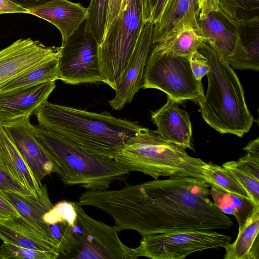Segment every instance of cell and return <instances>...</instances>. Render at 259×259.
<instances>
[{
  "label": "cell",
  "mask_w": 259,
  "mask_h": 259,
  "mask_svg": "<svg viewBox=\"0 0 259 259\" xmlns=\"http://www.w3.org/2000/svg\"><path fill=\"white\" fill-rule=\"evenodd\" d=\"M240 37L245 50L248 70H259V20L239 26Z\"/></svg>",
  "instance_id": "29"
},
{
  "label": "cell",
  "mask_w": 259,
  "mask_h": 259,
  "mask_svg": "<svg viewBox=\"0 0 259 259\" xmlns=\"http://www.w3.org/2000/svg\"><path fill=\"white\" fill-rule=\"evenodd\" d=\"M0 168L37 198L48 190L34 175L1 122Z\"/></svg>",
  "instance_id": "18"
},
{
  "label": "cell",
  "mask_w": 259,
  "mask_h": 259,
  "mask_svg": "<svg viewBox=\"0 0 259 259\" xmlns=\"http://www.w3.org/2000/svg\"><path fill=\"white\" fill-rule=\"evenodd\" d=\"M84 25V22L60 47V80L67 84L103 82L99 67L98 45L85 31Z\"/></svg>",
  "instance_id": "10"
},
{
  "label": "cell",
  "mask_w": 259,
  "mask_h": 259,
  "mask_svg": "<svg viewBox=\"0 0 259 259\" xmlns=\"http://www.w3.org/2000/svg\"><path fill=\"white\" fill-rule=\"evenodd\" d=\"M76 211V221L72 231L78 246L71 258L136 259L134 248L124 244L118 235L119 231L93 219L78 202H73Z\"/></svg>",
  "instance_id": "8"
},
{
  "label": "cell",
  "mask_w": 259,
  "mask_h": 259,
  "mask_svg": "<svg viewBox=\"0 0 259 259\" xmlns=\"http://www.w3.org/2000/svg\"><path fill=\"white\" fill-rule=\"evenodd\" d=\"M140 1L143 22L144 23L150 22L152 11L151 0H140Z\"/></svg>",
  "instance_id": "43"
},
{
  "label": "cell",
  "mask_w": 259,
  "mask_h": 259,
  "mask_svg": "<svg viewBox=\"0 0 259 259\" xmlns=\"http://www.w3.org/2000/svg\"><path fill=\"white\" fill-rule=\"evenodd\" d=\"M4 192L20 216L55 243L52 238L50 226L43 219L44 215L54 205L50 200L48 190L40 198L33 195H21L12 192Z\"/></svg>",
  "instance_id": "21"
},
{
  "label": "cell",
  "mask_w": 259,
  "mask_h": 259,
  "mask_svg": "<svg viewBox=\"0 0 259 259\" xmlns=\"http://www.w3.org/2000/svg\"><path fill=\"white\" fill-rule=\"evenodd\" d=\"M0 259H6L5 256L0 253Z\"/></svg>",
  "instance_id": "46"
},
{
  "label": "cell",
  "mask_w": 259,
  "mask_h": 259,
  "mask_svg": "<svg viewBox=\"0 0 259 259\" xmlns=\"http://www.w3.org/2000/svg\"><path fill=\"white\" fill-rule=\"evenodd\" d=\"M34 115L41 127L86 151L110 159L142 127L107 111L94 112L48 100Z\"/></svg>",
  "instance_id": "2"
},
{
  "label": "cell",
  "mask_w": 259,
  "mask_h": 259,
  "mask_svg": "<svg viewBox=\"0 0 259 259\" xmlns=\"http://www.w3.org/2000/svg\"><path fill=\"white\" fill-rule=\"evenodd\" d=\"M60 80L58 58L36 66L0 85V92Z\"/></svg>",
  "instance_id": "24"
},
{
  "label": "cell",
  "mask_w": 259,
  "mask_h": 259,
  "mask_svg": "<svg viewBox=\"0 0 259 259\" xmlns=\"http://www.w3.org/2000/svg\"><path fill=\"white\" fill-rule=\"evenodd\" d=\"M24 9L29 10L45 5L51 0H8Z\"/></svg>",
  "instance_id": "41"
},
{
  "label": "cell",
  "mask_w": 259,
  "mask_h": 259,
  "mask_svg": "<svg viewBox=\"0 0 259 259\" xmlns=\"http://www.w3.org/2000/svg\"><path fill=\"white\" fill-rule=\"evenodd\" d=\"M42 18L55 26L62 36V44L87 20L88 8L68 0H51L45 5L28 10V13Z\"/></svg>",
  "instance_id": "17"
},
{
  "label": "cell",
  "mask_w": 259,
  "mask_h": 259,
  "mask_svg": "<svg viewBox=\"0 0 259 259\" xmlns=\"http://www.w3.org/2000/svg\"><path fill=\"white\" fill-rule=\"evenodd\" d=\"M259 208L238 230L236 240L223 246L225 259L259 258Z\"/></svg>",
  "instance_id": "22"
},
{
  "label": "cell",
  "mask_w": 259,
  "mask_h": 259,
  "mask_svg": "<svg viewBox=\"0 0 259 259\" xmlns=\"http://www.w3.org/2000/svg\"><path fill=\"white\" fill-rule=\"evenodd\" d=\"M60 47L47 46L30 38L19 39L0 50V85L26 70L58 58Z\"/></svg>",
  "instance_id": "12"
},
{
  "label": "cell",
  "mask_w": 259,
  "mask_h": 259,
  "mask_svg": "<svg viewBox=\"0 0 259 259\" xmlns=\"http://www.w3.org/2000/svg\"><path fill=\"white\" fill-rule=\"evenodd\" d=\"M199 31L236 69L248 70L247 56L239 33V26L220 8L197 18Z\"/></svg>",
  "instance_id": "11"
},
{
  "label": "cell",
  "mask_w": 259,
  "mask_h": 259,
  "mask_svg": "<svg viewBox=\"0 0 259 259\" xmlns=\"http://www.w3.org/2000/svg\"><path fill=\"white\" fill-rule=\"evenodd\" d=\"M209 194L217 208L224 213L235 218L239 226L238 230L259 208V204L250 198L228 193L213 186H210Z\"/></svg>",
  "instance_id": "23"
},
{
  "label": "cell",
  "mask_w": 259,
  "mask_h": 259,
  "mask_svg": "<svg viewBox=\"0 0 259 259\" xmlns=\"http://www.w3.org/2000/svg\"><path fill=\"white\" fill-rule=\"evenodd\" d=\"M0 189L5 191L12 192L21 195H33L1 168Z\"/></svg>",
  "instance_id": "34"
},
{
  "label": "cell",
  "mask_w": 259,
  "mask_h": 259,
  "mask_svg": "<svg viewBox=\"0 0 259 259\" xmlns=\"http://www.w3.org/2000/svg\"><path fill=\"white\" fill-rule=\"evenodd\" d=\"M9 138L14 143L37 179L41 180L58 167L45 147L34 134L29 117H23L2 123Z\"/></svg>",
  "instance_id": "13"
},
{
  "label": "cell",
  "mask_w": 259,
  "mask_h": 259,
  "mask_svg": "<svg viewBox=\"0 0 259 259\" xmlns=\"http://www.w3.org/2000/svg\"><path fill=\"white\" fill-rule=\"evenodd\" d=\"M198 18L205 16L209 12L219 9V0H196Z\"/></svg>",
  "instance_id": "37"
},
{
  "label": "cell",
  "mask_w": 259,
  "mask_h": 259,
  "mask_svg": "<svg viewBox=\"0 0 259 259\" xmlns=\"http://www.w3.org/2000/svg\"><path fill=\"white\" fill-rule=\"evenodd\" d=\"M167 0H157L154 6L150 23L154 24L159 19Z\"/></svg>",
  "instance_id": "42"
},
{
  "label": "cell",
  "mask_w": 259,
  "mask_h": 259,
  "mask_svg": "<svg viewBox=\"0 0 259 259\" xmlns=\"http://www.w3.org/2000/svg\"><path fill=\"white\" fill-rule=\"evenodd\" d=\"M232 237L213 230H192L142 236L134 250L139 258L183 259L190 254L223 247Z\"/></svg>",
  "instance_id": "9"
},
{
  "label": "cell",
  "mask_w": 259,
  "mask_h": 259,
  "mask_svg": "<svg viewBox=\"0 0 259 259\" xmlns=\"http://www.w3.org/2000/svg\"><path fill=\"white\" fill-rule=\"evenodd\" d=\"M156 1L157 0H151L152 5V8H153L154 6L155 5Z\"/></svg>",
  "instance_id": "45"
},
{
  "label": "cell",
  "mask_w": 259,
  "mask_h": 259,
  "mask_svg": "<svg viewBox=\"0 0 259 259\" xmlns=\"http://www.w3.org/2000/svg\"><path fill=\"white\" fill-rule=\"evenodd\" d=\"M202 173L205 181L210 186L228 193L250 198L234 178L222 166L206 162L202 167Z\"/></svg>",
  "instance_id": "26"
},
{
  "label": "cell",
  "mask_w": 259,
  "mask_h": 259,
  "mask_svg": "<svg viewBox=\"0 0 259 259\" xmlns=\"http://www.w3.org/2000/svg\"><path fill=\"white\" fill-rule=\"evenodd\" d=\"M13 13H28V10L8 0H0V14Z\"/></svg>",
  "instance_id": "39"
},
{
  "label": "cell",
  "mask_w": 259,
  "mask_h": 259,
  "mask_svg": "<svg viewBox=\"0 0 259 259\" xmlns=\"http://www.w3.org/2000/svg\"><path fill=\"white\" fill-rule=\"evenodd\" d=\"M0 253L6 259H56L60 255L59 253L53 252L20 247L5 242L0 246Z\"/></svg>",
  "instance_id": "30"
},
{
  "label": "cell",
  "mask_w": 259,
  "mask_h": 259,
  "mask_svg": "<svg viewBox=\"0 0 259 259\" xmlns=\"http://www.w3.org/2000/svg\"><path fill=\"white\" fill-rule=\"evenodd\" d=\"M219 7L238 26L259 20V0H219Z\"/></svg>",
  "instance_id": "27"
},
{
  "label": "cell",
  "mask_w": 259,
  "mask_h": 259,
  "mask_svg": "<svg viewBox=\"0 0 259 259\" xmlns=\"http://www.w3.org/2000/svg\"><path fill=\"white\" fill-rule=\"evenodd\" d=\"M222 166L234 178L250 198L259 204V180L237 168L233 164L232 161L223 163Z\"/></svg>",
  "instance_id": "31"
},
{
  "label": "cell",
  "mask_w": 259,
  "mask_h": 259,
  "mask_svg": "<svg viewBox=\"0 0 259 259\" xmlns=\"http://www.w3.org/2000/svg\"><path fill=\"white\" fill-rule=\"evenodd\" d=\"M45 222L49 226L62 221L75 224L76 211L73 202L63 200L57 203L43 216Z\"/></svg>",
  "instance_id": "32"
},
{
  "label": "cell",
  "mask_w": 259,
  "mask_h": 259,
  "mask_svg": "<svg viewBox=\"0 0 259 259\" xmlns=\"http://www.w3.org/2000/svg\"><path fill=\"white\" fill-rule=\"evenodd\" d=\"M109 0H91L88 7V17L84 28L98 45L102 42L107 19Z\"/></svg>",
  "instance_id": "28"
},
{
  "label": "cell",
  "mask_w": 259,
  "mask_h": 259,
  "mask_svg": "<svg viewBox=\"0 0 259 259\" xmlns=\"http://www.w3.org/2000/svg\"><path fill=\"white\" fill-rule=\"evenodd\" d=\"M197 18L196 0H167L159 20L153 24L154 45L184 28L199 30Z\"/></svg>",
  "instance_id": "19"
},
{
  "label": "cell",
  "mask_w": 259,
  "mask_h": 259,
  "mask_svg": "<svg viewBox=\"0 0 259 259\" xmlns=\"http://www.w3.org/2000/svg\"><path fill=\"white\" fill-rule=\"evenodd\" d=\"M33 130L57 165V174L65 186L100 191L108 189L114 181L127 183L130 172L113 159L86 151L39 125H33Z\"/></svg>",
  "instance_id": "4"
},
{
  "label": "cell",
  "mask_w": 259,
  "mask_h": 259,
  "mask_svg": "<svg viewBox=\"0 0 259 259\" xmlns=\"http://www.w3.org/2000/svg\"><path fill=\"white\" fill-rule=\"evenodd\" d=\"M210 188L203 179L170 177L116 190H86L78 203L108 213L119 231L134 230L142 236L229 229L233 223L208 198Z\"/></svg>",
  "instance_id": "1"
},
{
  "label": "cell",
  "mask_w": 259,
  "mask_h": 259,
  "mask_svg": "<svg viewBox=\"0 0 259 259\" xmlns=\"http://www.w3.org/2000/svg\"><path fill=\"white\" fill-rule=\"evenodd\" d=\"M143 89H155L181 103L186 100L199 104L204 96L202 82L194 77L189 59L177 56L155 44L148 58Z\"/></svg>",
  "instance_id": "7"
},
{
  "label": "cell",
  "mask_w": 259,
  "mask_h": 259,
  "mask_svg": "<svg viewBox=\"0 0 259 259\" xmlns=\"http://www.w3.org/2000/svg\"><path fill=\"white\" fill-rule=\"evenodd\" d=\"M153 31V24L149 22L143 23L123 79L115 91L114 97L109 101L113 110L123 108L143 88L147 61L154 46Z\"/></svg>",
  "instance_id": "14"
},
{
  "label": "cell",
  "mask_w": 259,
  "mask_h": 259,
  "mask_svg": "<svg viewBox=\"0 0 259 259\" xmlns=\"http://www.w3.org/2000/svg\"><path fill=\"white\" fill-rule=\"evenodd\" d=\"M130 0H122L121 4L120 11L123 10Z\"/></svg>",
  "instance_id": "44"
},
{
  "label": "cell",
  "mask_w": 259,
  "mask_h": 259,
  "mask_svg": "<svg viewBox=\"0 0 259 259\" xmlns=\"http://www.w3.org/2000/svg\"><path fill=\"white\" fill-rule=\"evenodd\" d=\"M122 1V0H109L107 19L104 35L107 32L113 20L118 15L120 11Z\"/></svg>",
  "instance_id": "38"
},
{
  "label": "cell",
  "mask_w": 259,
  "mask_h": 259,
  "mask_svg": "<svg viewBox=\"0 0 259 259\" xmlns=\"http://www.w3.org/2000/svg\"><path fill=\"white\" fill-rule=\"evenodd\" d=\"M237 168L259 180V163L256 162L247 154L237 161H232Z\"/></svg>",
  "instance_id": "35"
},
{
  "label": "cell",
  "mask_w": 259,
  "mask_h": 259,
  "mask_svg": "<svg viewBox=\"0 0 259 259\" xmlns=\"http://www.w3.org/2000/svg\"><path fill=\"white\" fill-rule=\"evenodd\" d=\"M128 172L160 177H191L205 180L206 162L146 127H141L113 159Z\"/></svg>",
  "instance_id": "5"
},
{
  "label": "cell",
  "mask_w": 259,
  "mask_h": 259,
  "mask_svg": "<svg viewBox=\"0 0 259 259\" xmlns=\"http://www.w3.org/2000/svg\"><path fill=\"white\" fill-rule=\"evenodd\" d=\"M204 41L199 30L188 27L156 44L177 56L189 59L195 52L198 51Z\"/></svg>",
  "instance_id": "25"
},
{
  "label": "cell",
  "mask_w": 259,
  "mask_h": 259,
  "mask_svg": "<svg viewBox=\"0 0 259 259\" xmlns=\"http://www.w3.org/2000/svg\"><path fill=\"white\" fill-rule=\"evenodd\" d=\"M189 62L194 77L197 80L201 81L202 78L209 70L206 58L198 51L192 55Z\"/></svg>",
  "instance_id": "33"
},
{
  "label": "cell",
  "mask_w": 259,
  "mask_h": 259,
  "mask_svg": "<svg viewBox=\"0 0 259 259\" xmlns=\"http://www.w3.org/2000/svg\"><path fill=\"white\" fill-rule=\"evenodd\" d=\"M56 88L51 81L26 88L0 92V122L30 117L48 99Z\"/></svg>",
  "instance_id": "15"
},
{
  "label": "cell",
  "mask_w": 259,
  "mask_h": 259,
  "mask_svg": "<svg viewBox=\"0 0 259 259\" xmlns=\"http://www.w3.org/2000/svg\"><path fill=\"white\" fill-rule=\"evenodd\" d=\"M20 217L14 205L9 200L4 191L0 189V219Z\"/></svg>",
  "instance_id": "36"
},
{
  "label": "cell",
  "mask_w": 259,
  "mask_h": 259,
  "mask_svg": "<svg viewBox=\"0 0 259 259\" xmlns=\"http://www.w3.org/2000/svg\"><path fill=\"white\" fill-rule=\"evenodd\" d=\"M0 239L20 247L60 254L53 241L21 216L0 219Z\"/></svg>",
  "instance_id": "20"
},
{
  "label": "cell",
  "mask_w": 259,
  "mask_h": 259,
  "mask_svg": "<svg viewBox=\"0 0 259 259\" xmlns=\"http://www.w3.org/2000/svg\"><path fill=\"white\" fill-rule=\"evenodd\" d=\"M247 155L257 163H259V138L251 140L243 148Z\"/></svg>",
  "instance_id": "40"
},
{
  "label": "cell",
  "mask_w": 259,
  "mask_h": 259,
  "mask_svg": "<svg viewBox=\"0 0 259 259\" xmlns=\"http://www.w3.org/2000/svg\"><path fill=\"white\" fill-rule=\"evenodd\" d=\"M178 104L167 97L163 106L151 113V119L157 127L154 132L170 143L185 149H192L190 116Z\"/></svg>",
  "instance_id": "16"
},
{
  "label": "cell",
  "mask_w": 259,
  "mask_h": 259,
  "mask_svg": "<svg viewBox=\"0 0 259 259\" xmlns=\"http://www.w3.org/2000/svg\"><path fill=\"white\" fill-rule=\"evenodd\" d=\"M207 60L208 87L199 104L203 119L221 134L242 137L254 119L245 102L243 87L225 57L204 41L198 49Z\"/></svg>",
  "instance_id": "3"
},
{
  "label": "cell",
  "mask_w": 259,
  "mask_h": 259,
  "mask_svg": "<svg viewBox=\"0 0 259 259\" xmlns=\"http://www.w3.org/2000/svg\"><path fill=\"white\" fill-rule=\"evenodd\" d=\"M143 23L140 0H130L98 46L103 82L115 91L123 79Z\"/></svg>",
  "instance_id": "6"
}]
</instances>
